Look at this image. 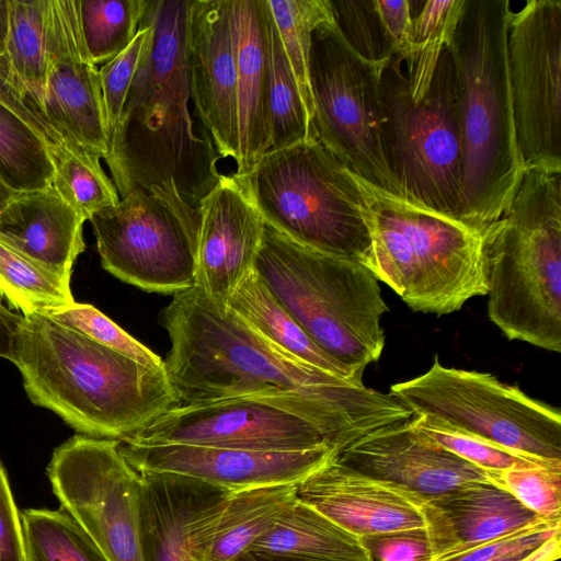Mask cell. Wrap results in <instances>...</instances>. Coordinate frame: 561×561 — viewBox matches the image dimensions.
I'll list each match as a JSON object with an SVG mask.
<instances>
[{
	"label": "cell",
	"mask_w": 561,
	"mask_h": 561,
	"mask_svg": "<svg viewBox=\"0 0 561 561\" xmlns=\"http://www.w3.org/2000/svg\"><path fill=\"white\" fill-rule=\"evenodd\" d=\"M508 0H465L447 44L454 62L463 174L459 219L476 228L500 220L525 168L508 80Z\"/></svg>",
	"instance_id": "cell-3"
},
{
	"label": "cell",
	"mask_w": 561,
	"mask_h": 561,
	"mask_svg": "<svg viewBox=\"0 0 561 561\" xmlns=\"http://www.w3.org/2000/svg\"><path fill=\"white\" fill-rule=\"evenodd\" d=\"M353 178L371 236L368 270L412 310L436 316L459 311L486 296V237L476 228Z\"/></svg>",
	"instance_id": "cell-4"
},
{
	"label": "cell",
	"mask_w": 561,
	"mask_h": 561,
	"mask_svg": "<svg viewBox=\"0 0 561 561\" xmlns=\"http://www.w3.org/2000/svg\"><path fill=\"white\" fill-rule=\"evenodd\" d=\"M159 320L171 344L163 363L178 405L231 398L265 401L317 424L335 455L412 417L391 393L290 356L196 287L174 294Z\"/></svg>",
	"instance_id": "cell-1"
},
{
	"label": "cell",
	"mask_w": 561,
	"mask_h": 561,
	"mask_svg": "<svg viewBox=\"0 0 561 561\" xmlns=\"http://www.w3.org/2000/svg\"><path fill=\"white\" fill-rule=\"evenodd\" d=\"M150 36V26L141 23L135 38L100 69V82L110 137L115 129L141 55Z\"/></svg>",
	"instance_id": "cell-42"
},
{
	"label": "cell",
	"mask_w": 561,
	"mask_h": 561,
	"mask_svg": "<svg viewBox=\"0 0 561 561\" xmlns=\"http://www.w3.org/2000/svg\"><path fill=\"white\" fill-rule=\"evenodd\" d=\"M14 193L11 192L1 181H0V214L9 204V202L14 197Z\"/></svg>",
	"instance_id": "cell-50"
},
{
	"label": "cell",
	"mask_w": 561,
	"mask_h": 561,
	"mask_svg": "<svg viewBox=\"0 0 561 561\" xmlns=\"http://www.w3.org/2000/svg\"><path fill=\"white\" fill-rule=\"evenodd\" d=\"M488 316L511 341L561 352V172L526 169L486 237Z\"/></svg>",
	"instance_id": "cell-5"
},
{
	"label": "cell",
	"mask_w": 561,
	"mask_h": 561,
	"mask_svg": "<svg viewBox=\"0 0 561 561\" xmlns=\"http://www.w3.org/2000/svg\"><path fill=\"white\" fill-rule=\"evenodd\" d=\"M270 150L317 138L272 14L270 19Z\"/></svg>",
	"instance_id": "cell-35"
},
{
	"label": "cell",
	"mask_w": 561,
	"mask_h": 561,
	"mask_svg": "<svg viewBox=\"0 0 561 561\" xmlns=\"http://www.w3.org/2000/svg\"><path fill=\"white\" fill-rule=\"evenodd\" d=\"M465 0H427L412 15L403 62L413 102L428 90L438 58L450 42Z\"/></svg>",
	"instance_id": "cell-31"
},
{
	"label": "cell",
	"mask_w": 561,
	"mask_h": 561,
	"mask_svg": "<svg viewBox=\"0 0 561 561\" xmlns=\"http://www.w3.org/2000/svg\"><path fill=\"white\" fill-rule=\"evenodd\" d=\"M329 4L342 38L359 57L379 65L394 54L376 0H329Z\"/></svg>",
	"instance_id": "cell-38"
},
{
	"label": "cell",
	"mask_w": 561,
	"mask_h": 561,
	"mask_svg": "<svg viewBox=\"0 0 561 561\" xmlns=\"http://www.w3.org/2000/svg\"><path fill=\"white\" fill-rule=\"evenodd\" d=\"M489 476L539 517L561 522V467L516 468Z\"/></svg>",
	"instance_id": "cell-41"
},
{
	"label": "cell",
	"mask_w": 561,
	"mask_h": 561,
	"mask_svg": "<svg viewBox=\"0 0 561 561\" xmlns=\"http://www.w3.org/2000/svg\"><path fill=\"white\" fill-rule=\"evenodd\" d=\"M339 462L394 482L425 500L473 481H491L489 472L444 449L413 421L383 427L335 455Z\"/></svg>",
	"instance_id": "cell-22"
},
{
	"label": "cell",
	"mask_w": 561,
	"mask_h": 561,
	"mask_svg": "<svg viewBox=\"0 0 561 561\" xmlns=\"http://www.w3.org/2000/svg\"><path fill=\"white\" fill-rule=\"evenodd\" d=\"M47 15L48 0H10V26L4 53L11 70L43 117Z\"/></svg>",
	"instance_id": "cell-29"
},
{
	"label": "cell",
	"mask_w": 561,
	"mask_h": 561,
	"mask_svg": "<svg viewBox=\"0 0 561 561\" xmlns=\"http://www.w3.org/2000/svg\"><path fill=\"white\" fill-rule=\"evenodd\" d=\"M227 307L254 331L290 356L362 385L363 377L321 350L253 270L234 289Z\"/></svg>",
	"instance_id": "cell-26"
},
{
	"label": "cell",
	"mask_w": 561,
	"mask_h": 561,
	"mask_svg": "<svg viewBox=\"0 0 561 561\" xmlns=\"http://www.w3.org/2000/svg\"><path fill=\"white\" fill-rule=\"evenodd\" d=\"M298 500L357 536L427 529L426 500L332 456L298 484Z\"/></svg>",
	"instance_id": "cell-21"
},
{
	"label": "cell",
	"mask_w": 561,
	"mask_h": 561,
	"mask_svg": "<svg viewBox=\"0 0 561 561\" xmlns=\"http://www.w3.org/2000/svg\"><path fill=\"white\" fill-rule=\"evenodd\" d=\"M266 2L312 122L314 107L309 81L311 37L318 25L333 21L329 0H266Z\"/></svg>",
	"instance_id": "cell-37"
},
{
	"label": "cell",
	"mask_w": 561,
	"mask_h": 561,
	"mask_svg": "<svg viewBox=\"0 0 561 561\" xmlns=\"http://www.w3.org/2000/svg\"><path fill=\"white\" fill-rule=\"evenodd\" d=\"M146 0H77L80 30L90 60L105 64L138 33Z\"/></svg>",
	"instance_id": "cell-36"
},
{
	"label": "cell",
	"mask_w": 561,
	"mask_h": 561,
	"mask_svg": "<svg viewBox=\"0 0 561 561\" xmlns=\"http://www.w3.org/2000/svg\"><path fill=\"white\" fill-rule=\"evenodd\" d=\"M54 169L51 186L85 220L121 198L100 157L67 141L47 145Z\"/></svg>",
	"instance_id": "cell-30"
},
{
	"label": "cell",
	"mask_w": 561,
	"mask_h": 561,
	"mask_svg": "<svg viewBox=\"0 0 561 561\" xmlns=\"http://www.w3.org/2000/svg\"><path fill=\"white\" fill-rule=\"evenodd\" d=\"M23 321L24 316L9 309L0 296V357L12 363L15 360Z\"/></svg>",
	"instance_id": "cell-47"
},
{
	"label": "cell",
	"mask_w": 561,
	"mask_h": 561,
	"mask_svg": "<svg viewBox=\"0 0 561 561\" xmlns=\"http://www.w3.org/2000/svg\"><path fill=\"white\" fill-rule=\"evenodd\" d=\"M299 483L234 491L221 517L208 561H231L265 534L297 500Z\"/></svg>",
	"instance_id": "cell-28"
},
{
	"label": "cell",
	"mask_w": 561,
	"mask_h": 561,
	"mask_svg": "<svg viewBox=\"0 0 561 561\" xmlns=\"http://www.w3.org/2000/svg\"><path fill=\"white\" fill-rule=\"evenodd\" d=\"M245 551L305 561H371L359 537L298 497Z\"/></svg>",
	"instance_id": "cell-27"
},
{
	"label": "cell",
	"mask_w": 561,
	"mask_h": 561,
	"mask_svg": "<svg viewBox=\"0 0 561 561\" xmlns=\"http://www.w3.org/2000/svg\"><path fill=\"white\" fill-rule=\"evenodd\" d=\"M253 270L332 358L362 377L379 359L388 306L367 267L304 247L265 224Z\"/></svg>",
	"instance_id": "cell-6"
},
{
	"label": "cell",
	"mask_w": 561,
	"mask_h": 561,
	"mask_svg": "<svg viewBox=\"0 0 561 561\" xmlns=\"http://www.w3.org/2000/svg\"><path fill=\"white\" fill-rule=\"evenodd\" d=\"M198 211L194 287L224 307L254 268L265 221L233 174H221Z\"/></svg>",
	"instance_id": "cell-20"
},
{
	"label": "cell",
	"mask_w": 561,
	"mask_h": 561,
	"mask_svg": "<svg viewBox=\"0 0 561 561\" xmlns=\"http://www.w3.org/2000/svg\"><path fill=\"white\" fill-rule=\"evenodd\" d=\"M85 219L50 185L15 194L0 214V242L64 277L83 252Z\"/></svg>",
	"instance_id": "cell-25"
},
{
	"label": "cell",
	"mask_w": 561,
	"mask_h": 561,
	"mask_svg": "<svg viewBox=\"0 0 561 561\" xmlns=\"http://www.w3.org/2000/svg\"><path fill=\"white\" fill-rule=\"evenodd\" d=\"M53 174L44 139L0 103V181L20 194L49 187Z\"/></svg>",
	"instance_id": "cell-32"
},
{
	"label": "cell",
	"mask_w": 561,
	"mask_h": 561,
	"mask_svg": "<svg viewBox=\"0 0 561 561\" xmlns=\"http://www.w3.org/2000/svg\"><path fill=\"white\" fill-rule=\"evenodd\" d=\"M187 66L196 115L220 158L237 162V69L230 0H192Z\"/></svg>",
	"instance_id": "cell-19"
},
{
	"label": "cell",
	"mask_w": 561,
	"mask_h": 561,
	"mask_svg": "<svg viewBox=\"0 0 561 561\" xmlns=\"http://www.w3.org/2000/svg\"><path fill=\"white\" fill-rule=\"evenodd\" d=\"M403 65V58L393 54L380 75V138L386 163L399 196L458 218L463 158L451 55L446 46L428 90L416 102Z\"/></svg>",
	"instance_id": "cell-8"
},
{
	"label": "cell",
	"mask_w": 561,
	"mask_h": 561,
	"mask_svg": "<svg viewBox=\"0 0 561 561\" xmlns=\"http://www.w3.org/2000/svg\"><path fill=\"white\" fill-rule=\"evenodd\" d=\"M0 561H26L23 527L8 480L0 461Z\"/></svg>",
	"instance_id": "cell-45"
},
{
	"label": "cell",
	"mask_w": 561,
	"mask_h": 561,
	"mask_svg": "<svg viewBox=\"0 0 561 561\" xmlns=\"http://www.w3.org/2000/svg\"><path fill=\"white\" fill-rule=\"evenodd\" d=\"M53 493L107 561H142L141 477L119 440L77 434L53 451Z\"/></svg>",
	"instance_id": "cell-11"
},
{
	"label": "cell",
	"mask_w": 561,
	"mask_h": 561,
	"mask_svg": "<svg viewBox=\"0 0 561 561\" xmlns=\"http://www.w3.org/2000/svg\"><path fill=\"white\" fill-rule=\"evenodd\" d=\"M140 477L142 561H208L234 491L171 473Z\"/></svg>",
	"instance_id": "cell-17"
},
{
	"label": "cell",
	"mask_w": 561,
	"mask_h": 561,
	"mask_svg": "<svg viewBox=\"0 0 561 561\" xmlns=\"http://www.w3.org/2000/svg\"><path fill=\"white\" fill-rule=\"evenodd\" d=\"M382 23L393 45L394 54L403 59L407 54L412 23L411 1L376 0Z\"/></svg>",
	"instance_id": "cell-46"
},
{
	"label": "cell",
	"mask_w": 561,
	"mask_h": 561,
	"mask_svg": "<svg viewBox=\"0 0 561 561\" xmlns=\"http://www.w3.org/2000/svg\"><path fill=\"white\" fill-rule=\"evenodd\" d=\"M26 561H107L81 526L61 507L21 512Z\"/></svg>",
	"instance_id": "cell-34"
},
{
	"label": "cell",
	"mask_w": 561,
	"mask_h": 561,
	"mask_svg": "<svg viewBox=\"0 0 561 561\" xmlns=\"http://www.w3.org/2000/svg\"><path fill=\"white\" fill-rule=\"evenodd\" d=\"M43 314L144 365L164 367L163 360L156 353L91 305L73 301Z\"/></svg>",
	"instance_id": "cell-39"
},
{
	"label": "cell",
	"mask_w": 561,
	"mask_h": 561,
	"mask_svg": "<svg viewBox=\"0 0 561 561\" xmlns=\"http://www.w3.org/2000/svg\"><path fill=\"white\" fill-rule=\"evenodd\" d=\"M239 129L237 176L247 174L271 148L270 19L266 0H230Z\"/></svg>",
	"instance_id": "cell-23"
},
{
	"label": "cell",
	"mask_w": 561,
	"mask_h": 561,
	"mask_svg": "<svg viewBox=\"0 0 561 561\" xmlns=\"http://www.w3.org/2000/svg\"><path fill=\"white\" fill-rule=\"evenodd\" d=\"M28 399L79 434L123 440L178 405L150 367L43 313L24 316L15 360Z\"/></svg>",
	"instance_id": "cell-2"
},
{
	"label": "cell",
	"mask_w": 561,
	"mask_h": 561,
	"mask_svg": "<svg viewBox=\"0 0 561 561\" xmlns=\"http://www.w3.org/2000/svg\"><path fill=\"white\" fill-rule=\"evenodd\" d=\"M371 561H433L427 529H407L359 537Z\"/></svg>",
	"instance_id": "cell-43"
},
{
	"label": "cell",
	"mask_w": 561,
	"mask_h": 561,
	"mask_svg": "<svg viewBox=\"0 0 561 561\" xmlns=\"http://www.w3.org/2000/svg\"><path fill=\"white\" fill-rule=\"evenodd\" d=\"M10 26V0H0V55H4Z\"/></svg>",
	"instance_id": "cell-48"
},
{
	"label": "cell",
	"mask_w": 561,
	"mask_h": 561,
	"mask_svg": "<svg viewBox=\"0 0 561 561\" xmlns=\"http://www.w3.org/2000/svg\"><path fill=\"white\" fill-rule=\"evenodd\" d=\"M119 450L139 473H171L232 491L300 483L335 451L328 446L297 451H253L184 444L119 442Z\"/></svg>",
	"instance_id": "cell-18"
},
{
	"label": "cell",
	"mask_w": 561,
	"mask_h": 561,
	"mask_svg": "<svg viewBox=\"0 0 561 561\" xmlns=\"http://www.w3.org/2000/svg\"><path fill=\"white\" fill-rule=\"evenodd\" d=\"M231 561H305L286 557L270 556L252 551H243Z\"/></svg>",
	"instance_id": "cell-49"
},
{
	"label": "cell",
	"mask_w": 561,
	"mask_h": 561,
	"mask_svg": "<svg viewBox=\"0 0 561 561\" xmlns=\"http://www.w3.org/2000/svg\"><path fill=\"white\" fill-rule=\"evenodd\" d=\"M191 5L192 0H146L140 22L150 26V36L112 135L194 128L188 110Z\"/></svg>",
	"instance_id": "cell-16"
},
{
	"label": "cell",
	"mask_w": 561,
	"mask_h": 561,
	"mask_svg": "<svg viewBox=\"0 0 561 561\" xmlns=\"http://www.w3.org/2000/svg\"><path fill=\"white\" fill-rule=\"evenodd\" d=\"M43 114L70 145L100 158L110 134L98 67L82 38L77 0H48Z\"/></svg>",
	"instance_id": "cell-15"
},
{
	"label": "cell",
	"mask_w": 561,
	"mask_h": 561,
	"mask_svg": "<svg viewBox=\"0 0 561 561\" xmlns=\"http://www.w3.org/2000/svg\"><path fill=\"white\" fill-rule=\"evenodd\" d=\"M0 296L23 316L75 301L70 278L56 274L0 242Z\"/></svg>",
	"instance_id": "cell-33"
},
{
	"label": "cell",
	"mask_w": 561,
	"mask_h": 561,
	"mask_svg": "<svg viewBox=\"0 0 561 561\" xmlns=\"http://www.w3.org/2000/svg\"><path fill=\"white\" fill-rule=\"evenodd\" d=\"M234 176L279 233L368 268L371 236L362 194L352 172L317 138L270 150Z\"/></svg>",
	"instance_id": "cell-7"
},
{
	"label": "cell",
	"mask_w": 561,
	"mask_h": 561,
	"mask_svg": "<svg viewBox=\"0 0 561 561\" xmlns=\"http://www.w3.org/2000/svg\"><path fill=\"white\" fill-rule=\"evenodd\" d=\"M385 64L359 57L342 38L334 21L321 23L312 33L309 81L317 139L352 173L399 195L380 138V75Z\"/></svg>",
	"instance_id": "cell-10"
},
{
	"label": "cell",
	"mask_w": 561,
	"mask_h": 561,
	"mask_svg": "<svg viewBox=\"0 0 561 561\" xmlns=\"http://www.w3.org/2000/svg\"><path fill=\"white\" fill-rule=\"evenodd\" d=\"M414 416L561 465V413L489 373L442 365L390 391Z\"/></svg>",
	"instance_id": "cell-9"
},
{
	"label": "cell",
	"mask_w": 561,
	"mask_h": 561,
	"mask_svg": "<svg viewBox=\"0 0 561 561\" xmlns=\"http://www.w3.org/2000/svg\"><path fill=\"white\" fill-rule=\"evenodd\" d=\"M433 561H444L531 525L539 517L492 481H473L426 500Z\"/></svg>",
	"instance_id": "cell-24"
},
{
	"label": "cell",
	"mask_w": 561,
	"mask_h": 561,
	"mask_svg": "<svg viewBox=\"0 0 561 561\" xmlns=\"http://www.w3.org/2000/svg\"><path fill=\"white\" fill-rule=\"evenodd\" d=\"M507 66L525 170L561 172V1L529 0L511 12Z\"/></svg>",
	"instance_id": "cell-13"
},
{
	"label": "cell",
	"mask_w": 561,
	"mask_h": 561,
	"mask_svg": "<svg viewBox=\"0 0 561 561\" xmlns=\"http://www.w3.org/2000/svg\"><path fill=\"white\" fill-rule=\"evenodd\" d=\"M104 270L146 291L195 286L198 224L163 199L136 190L91 216Z\"/></svg>",
	"instance_id": "cell-12"
},
{
	"label": "cell",
	"mask_w": 561,
	"mask_h": 561,
	"mask_svg": "<svg viewBox=\"0 0 561 561\" xmlns=\"http://www.w3.org/2000/svg\"><path fill=\"white\" fill-rule=\"evenodd\" d=\"M414 424L444 449L488 472L529 467H561L516 453L477 436L432 424L413 415Z\"/></svg>",
	"instance_id": "cell-40"
},
{
	"label": "cell",
	"mask_w": 561,
	"mask_h": 561,
	"mask_svg": "<svg viewBox=\"0 0 561 561\" xmlns=\"http://www.w3.org/2000/svg\"><path fill=\"white\" fill-rule=\"evenodd\" d=\"M121 442L253 451H297L322 446L334 450L329 436L313 422L252 398L176 405Z\"/></svg>",
	"instance_id": "cell-14"
},
{
	"label": "cell",
	"mask_w": 561,
	"mask_h": 561,
	"mask_svg": "<svg viewBox=\"0 0 561 561\" xmlns=\"http://www.w3.org/2000/svg\"><path fill=\"white\" fill-rule=\"evenodd\" d=\"M0 103L31 126L46 145L62 141L33 105L4 55H0Z\"/></svg>",
	"instance_id": "cell-44"
}]
</instances>
